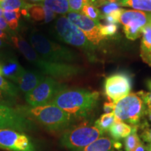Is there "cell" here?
Segmentation results:
<instances>
[{
    "instance_id": "e0dca14e",
    "label": "cell",
    "mask_w": 151,
    "mask_h": 151,
    "mask_svg": "<svg viewBox=\"0 0 151 151\" xmlns=\"http://www.w3.org/2000/svg\"><path fill=\"white\" fill-rule=\"evenodd\" d=\"M116 141L106 137H101L91 144L81 150V151H113Z\"/></svg>"
},
{
    "instance_id": "603a6c76",
    "label": "cell",
    "mask_w": 151,
    "mask_h": 151,
    "mask_svg": "<svg viewBox=\"0 0 151 151\" xmlns=\"http://www.w3.org/2000/svg\"><path fill=\"white\" fill-rule=\"evenodd\" d=\"M115 122H116V118H115L114 113H104L98 120H96L94 126L97 127L100 131L104 133L109 131Z\"/></svg>"
},
{
    "instance_id": "b9f144b4",
    "label": "cell",
    "mask_w": 151,
    "mask_h": 151,
    "mask_svg": "<svg viewBox=\"0 0 151 151\" xmlns=\"http://www.w3.org/2000/svg\"><path fill=\"white\" fill-rule=\"evenodd\" d=\"M3 13H4V10L1 8V7H0V17L3 16Z\"/></svg>"
},
{
    "instance_id": "9a60e30c",
    "label": "cell",
    "mask_w": 151,
    "mask_h": 151,
    "mask_svg": "<svg viewBox=\"0 0 151 151\" xmlns=\"http://www.w3.org/2000/svg\"><path fill=\"white\" fill-rule=\"evenodd\" d=\"M46 77V75L39 71L24 70L14 81V83L18 85L19 90L26 94L35 89Z\"/></svg>"
},
{
    "instance_id": "8992f818",
    "label": "cell",
    "mask_w": 151,
    "mask_h": 151,
    "mask_svg": "<svg viewBox=\"0 0 151 151\" xmlns=\"http://www.w3.org/2000/svg\"><path fill=\"white\" fill-rule=\"evenodd\" d=\"M146 111L145 104L138 93H130L115 103L113 113L117 121L139 126Z\"/></svg>"
},
{
    "instance_id": "f1b7e54d",
    "label": "cell",
    "mask_w": 151,
    "mask_h": 151,
    "mask_svg": "<svg viewBox=\"0 0 151 151\" xmlns=\"http://www.w3.org/2000/svg\"><path fill=\"white\" fill-rule=\"evenodd\" d=\"M141 48L151 51V22L143 28Z\"/></svg>"
},
{
    "instance_id": "9c48e42d",
    "label": "cell",
    "mask_w": 151,
    "mask_h": 151,
    "mask_svg": "<svg viewBox=\"0 0 151 151\" xmlns=\"http://www.w3.org/2000/svg\"><path fill=\"white\" fill-rule=\"evenodd\" d=\"M151 22V13L124 9L119 22L123 25L124 35L130 40H136L142 35L143 28Z\"/></svg>"
},
{
    "instance_id": "52a82bcc",
    "label": "cell",
    "mask_w": 151,
    "mask_h": 151,
    "mask_svg": "<svg viewBox=\"0 0 151 151\" xmlns=\"http://www.w3.org/2000/svg\"><path fill=\"white\" fill-rule=\"evenodd\" d=\"M103 132L95 126L81 124L64 132L60 143L65 148L81 150L103 135Z\"/></svg>"
},
{
    "instance_id": "ac0fdd59",
    "label": "cell",
    "mask_w": 151,
    "mask_h": 151,
    "mask_svg": "<svg viewBox=\"0 0 151 151\" xmlns=\"http://www.w3.org/2000/svg\"><path fill=\"white\" fill-rule=\"evenodd\" d=\"M132 130V126L124 122L116 120V122L110 127L109 131L113 140L118 141L127 137L131 133Z\"/></svg>"
},
{
    "instance_id": "4316f807",
    "label": "cell",
    "mask_w": 151,
    "mask_h": 151,
    "mask_svg": "<svg viewBox=\"0 0 151 151\" xmlns=\"http://www.w3.org/2000/svg\"><path fill=\"white\" fill-rule=\"evenodd\" d=\"M97 7L101 11L103 17L110 14L113 11L120 9L119 2H111V1H99Z\"/></svg>"
},
{
    "instance_id": "5bb4252c",
    "label": "cell",
    "mask_w": 151,
    "mask_h": 151,
    "mask_svg": "<svg viewBox=\"0 0 151 151\" xmlns=\"http://www.w3.org/2000/svg\"><path fill=\"white\" fill-rule=\"evenodd\" d=\"M0 68L3 76L14 83L25 70L20 65L16 56L14 53L9 52L0 53Z\"/></svg>"
},
{
    "instance_id": "30bf717a",
    "label": "cell",
    "mask_w": 151,
    "mask_h": 151,
    "mask_svg": "<svg viewBox=\"0 0 151 151\" xmlns=\"http://www.w3.org/2000/svg\"><path fill=\"white\" fill-rule=\"evenodd\" d=\"M0 129H11L27 132L35 129L32 120L26 118L16 108L0 103Z\"/></svg>"
},
{
    "instance_id": "ab89813d",
    "label": "cell",
    "mask_w": 151,
    "mask_h": 151,
    "mask_svg": "<svg viewBox=\"0 0 151 151\" xmlns=\"http://www.w3.org/2000/svg\"><path fill=\"white\" fill-rule=\"evenodd\" d=\"M146 85L148 88L151 90V79H148L146 81Z\"/></svg>"
},
{
    "instance_id": "1f68e13d",
    "label": "cell",
    "mask_w": 151,
    "mask_h": 151,
    "mask_svg": "<svg viewBox=\"0 0 151 151\" xmlns=\"http://www.w3.org/2000/svg\"><path fill=\"white\" fill-rule=\"evenodd\" d=\"M137 93L142 99L145 104L147 105L148 108H151V92L141 91Z\"/></svg>"
},
{
    "instance_id": "484cf974",
    "label": "cell",
    "mask_w": 151,
    "mask_h": 151,
    "mask_svg": "<svg viewBox=\"0 0 151 151\" xmlns=\"http://www.w3.org/2000/svg\"><path fill=\"white\" fill-rule=\"evenodd\" d=\"M80 13L94 21L99 22L100 20H103V16L101 11L94 5H84Z\"/></svg>"
},
{
    "instance_id": "f546056e",
    "label": "cell",
    "mask_w": 151,
    "mask_h": 151,
    "mask_svg": "<svg viewBox=\"0 0 151 151\" xmlns=\"http://www.w3.org/2000/svg\"><path fill=\"white\" fill-rule=\"evenodd\" d=\"M100 34L106 39V37H112L118 32V25L116 24H99Z\"/></svg>"
},
{
    "instance_id": "f35d334b",
    "label": "cell",
    "mask_w": 151,
    "mask_h": 151,
    "mask_svg": "<svg viewBox=\"0 0 151 151\" xmlns=\"http://www.w3.org/2000/svg\"><path fill=\"white\" fill-rule=\"evenodd\" d=\"M146 115L148 117L149 120L151 121V108H148L146 111Z\"/></svg>"
},
{
    "instance_id": "d590c367",
    "label": "cell",
    "mask_w": 151,
    "mask_h": 151,
    "mask_svg": "<svg viewBox=\"0 0 151 151\" xmlns=\"http://www.w3.org/2000/svg\"><path fill=\"white\" fill-rule=\"evenodd\" d=\"M11 101H12V99H10L9 97H7V96L4 94L2 92L0 91V103L8 104L11 103Z\"/></svg>"
},
{
    "instance_id": "5b68a950",
    "label": "cell",
    "mask_w": 151,
    "mask_h": 151,
    "mask_svg": "<svg viewBox=\"0 0 151 151\" xmlns=\"http://www.w3.org/2000/svg\"><path fill=\"white\" fill-rule=\"evenodd\" d=\"M54 30L57 38L60 41L81 49L90 58H94L96 46L87 39L80 29L69 21L67 17L60 16L57 19L54 24Z\"/></svg>"
},
{
    "instance_id": "8d00e7d4",
    "label": "cell",
    "mask_w": 151,
    "mask_h": 151,
    "mask_svg": "<svg viewBox=\"0 0 151 151\" xmlns=\"http://www.w3.org/2000/svg\"><path fill=\"white\" fill-rule=\"evenodd\" d=\"M134 151H149L148 146L143 144V143H140V144L138 146Z\"/></svg>"
},
{
    "instance_id": "3957f363",
    "label": "cell",
    "mask_w": 151,
    "mask_h": 151,
    "mask_svg": "<svg viewBox=\"0 0 151 151\" xmlns=\"http://www.w3.org/2000/svg\"><path fill=\"white\" fill-rule=\"evenodd\" d=\"M16 109L26 118L37 122L50 132L66 129L73 120L71 115L52 104L38 106H18Z\"/></svg>"
},
{
    "instance_id": "6da1fadb",
    "label": "cell",
    "mask_w": 151,
    "mask_h": 151,
    "mask_svg": "<svg viewBox=\"0 0 151 151\" xmlns=\"http://www.w3.org/2000/svg\"><path fill=\"white\" fill-rule=\"evenodd\" d=\"M11 40L26 60L46 76L55 79H69L83 72V69L79 66L69 63L54 62L44 59L37 53L28 41L20 36L12 35Z\"/></svg>"
},
{
    "instance_id": "8fae6325",
    "label": "cell",
    "mask_w": 151,
    "mask_h": 151,
    "mask_svg": "<svg viewBox=\"0 0 151 151\" xmlns=\"http://www.w3.org/2000/svg\"><path fill=\"white\" fill-rule=\"evenodd\" d=\"M132 85V78L127 73H116L105 79L104 92L110 101L116 103L129 94Z\"/></svg>"
},
{
    "instance_id": "277c9868",
    "label": "cell",
    "mask_w": 151,
    "mask_h": 151,
    "mask_svg": "<svg viewBox=\"0 0 151 151\" xmlns=\"http://www.w3.org/2000/svg\"><path fill=\"white\" fill-rule=\"evenodd\" d=\"M28 39L37 53L48 61L71 64L79 59L78 55L74 50L50 40L37 31L31 32Z\"/></svg>"
},
{
    "instance_id": "4dcf8cb0",
    "label": "cell",
    "mask_w": 151,
    "mask_h": 151,
    "mask_svg": "<svg viewBox=\"0 0 151 151\" xmlns=\"http://www.w3.org/2000/svg\"><path fill=\"white\" fill-rule=\"evenodd\" d=\"M140 56L143 61L151 67V51L146 49H140Z\"/></svg>"
},
{
    "instance_id": "f6af8a7d",
    "label": "cell",
    "mask_w": 151,
    "mask_h": 151,
    "mask_svg": "<svg viewBox=\"0 0 151 151\" xmlns=\"http://www.w3.org/2000/svg\"></svg>"
},
{
    "instance_id": "cb8c5ba5",
    "label": "cell",
    "mask_w": 151,
    "mask_h": 151,
    "mask_svg": "<svg viewBox=\"0 0 151 151\" xmlns=\"http://www.w3.org/2000/svg\"><path fill=\"white\" fill-rule=\"evenodd\" d=\"M139 126H132L131 133L124 139V148L125 151H134L140 144L141 140L137 134Z\"/></svg>"
},
{
    "instance_id": "4fadbf2b",
    "label": "cell",
    "mask_w": 151,
    "mask_h": 151,
    "mask_svg": "<svg viewBox=\"0 0 151 151\" xmlns=\"http://www.w3.org/2000/svg\"><path fill=\"white\" fill-rule=\"evenodd\" d=\"M67 18L83 32L87 39L94 46H99L100 43L105 39L100 34L99 22L94 21L81 13L76 12H69L67 14Z\"/></svg>"
},
{
    "instance_id": "d4e9b609",
    "label": "cell",
    "mask_w": 151,
    "mask_h": 151,
    "mask_svg": "<svg viewBox=\"0 0 151 151\" xmlns=\"http://www.w3.org/2000/svg\"><path fill=\"white\" fill-rule=\"evenodd\" d=\"M21 16L20 10L4 11L3 17L6 21L10 29L16 30L18 27L19 20Z\"/></svg>"
},
{
    "instance_id": "d6a6232c",
    "label": "cell",
    "mask_w": 151,
    "mask_h": 151,
    "mask_svg": "<svg viewBox=\"0 0 151 151\" xmlns=\"http://www.w3.org/2000/svg\"><path fill=\"white\" fill-rule=\"evenodd\" d=\"M141 137L145 142L151 143V129L145 128L143 132L141 133Z\"/></svg>"
},
{
    "instance_id": "60d3db41",
    "label": "cell",
    "mask_w": 151,
    "mask_h": 151,
    "mask_svg": "<svg viewBox=\"0 0 151 151\" xmlns=\"http://www.w3.org/2000/svg\"><path fill=\"white\" fill-rule=\"evenodd\" d=\"M4 46V42L1 40V39H0V48H1V47Z\"/></svg>"
},
{
    "instance_id": "ba28073f",
    "label": "cell",
    "mask_w": 151,
    "mask_h": 151,
    "mask_svg": "<svg viewBox=\"0 0 151 151\" xmlns=\"http://www.w3.org/2000/svg\"><path fill=\"white\" fill-rule=\"evenodd\" d=\"M66 87L56 79L46 76L35 89L25 94V100L31 106L48 104L60 90Z\"/></svg>"
},
{
    "instance_id": "7bdbcfd3",
    "label": "cell",
    "mask_w": 151,
    "mask_h": 151,
    "mask_svg": "<svg viewBox=\"0 0 151 151\" xmlns=\"http://www.w3.org/2000/svg\"><path fill=\"white\" fill-rule=\"evenodd\" d=\"M32 1H35V2H38V1H43V0H31Z\"/></svg>"
},
{
    "instance_id": "d6986e66",
    "label": "cell",
    "mask_w": 151,
    "mask_h": 151,
    "mask_svg": "<svg viewBox=\"0 0 151 151\" xmlns=\"http://www.w3.org/2000/svg\"><path fill=\"white\" fill-rule=\"evenodd\" d=\"M42 4L56 14L65 15L70 12L69 0H43Z\"/></svg>"
},
{
    "instance_id": "ffe728a7",
    "label": "cell",
    "mask_w": 151,
    "mask_h": 151,
    "mask_svg": "<svg viewBox=\"0 0 151 151\" xmlns=\"http://www.w3.org/2000/svg\"><path fill=\"white\" fill-rule=\"evenodd\" d=\"M120 6L130 7L137 11L151 13V0H120Z\"/></svg>"
},
{
    "instance_id": "836d02e7",
    "label": "cell",
    "mask_w": 151,
    "mask_h": 151,
    "mask_svg": "<svg viewBox=\"0 0 151 151\" xmlns=\"http://www.w3.org/2000/svg\"><path fill=\"white\" fill-rule=\"evenodd\" d=\"M114 106H115V103L113 102L112 101H106L104 104V111H105L106 113H113L114 111Z\"/></svg>"
},
{
    "instance_id": "7c38bea8",
    "label": "cell",
    "mask_w": 151,
    "mask_h": 151,
    "mask_svg": "<svg viewBox=\"0 0 151 151\" xmlns=\"http://www.w3.org/2000/svg\"><path fill=\"white\" fill-rule=\"evenodd\" d=\"M0 148L9 151H35L31 139L22 132L0 129Z\"/></svg>"
},
{
    "instance_id": "2e32d148",
    "label": "cell",
    "mask_w": 151,
    "mask_h": 151,
    "mask_svg": "<svg viewBox=\"0 0 151 151\" xmlns=\"http://www.w3.org/2000/svg\"><path fill=\"white\" fill-rule=\"evenodd\" d=\"M28 16L31 17L35 21H43L45 23H49L56 18L57 14L43 5L42 4H30L27 9Z\"/></svg>"
},
{
    "instance_id": "83f0119b",
    "label": "cell",
    "mask_w": 151,
    "mask_h": 151,
    "mask_svg": "<svg viewBox=\"0 0 151 151\" xmlns=\"http://www.w3.org/2000/svg\"><path fill=\"white\" fill-rule=\"evenodd\" d=\"M99 0H69L70 12L80 13L83 6L86 4H92L97 6Z\"/></svg>"
},
{
    "instance_id": "ee69618b",
    "label": "cell",
    "mask_w": 151,
    "mask_h": 151,
    "mask_svg": "<svg viewBox=\"0 0 151 151\" xmlns=\"http://www.w3.org/2000/svg\"><path fill=\"white\" fill-rule=\"evenodd\" d=\"M148 149H149V151H151V143H150V144L148 145Z\"/></svg>"
},
{
    "instance_id": "74e56055",
    "label": "cell",
    "mask_w": 151,
    "mask_h": 151,
    "mask_svg": "<svg viewBox=\"0 0 151 151\" xmlns=\"http://www.w3.org/2000/svg\"><path fill=\"white\" fill-rule=\"evenodd\" d=\"M0 39H1V40H8L9 38H8V36H7L6 34L4 32L2 31V30L0 29Z\"/></svg>"
},
{
    "instance_id": "7a4b0ae2",
    "label": "cell",
    "mask_w": 151,
    "mask_h": 151,
    "mask_svg": "<svg viewBox=\"0 0 151 151\" xmlns=\"http://www.w3.org/2000/svg\"><path fill=\"white\" fill-rule=\"evenodd\" d=\"M99 93L84 88H66L56 94L50 104L71 115L73 118H85L97 106Z\"/></svg>"
},
{
    "instance_id": "7402d4cb",
    "label": "cell",
    "mask_w": 151,
    "mask_h": 151,
    "mask_svg": "<svg viewBox=\"0 0 151 151\" xmlns=\"http://www.w3.org/2000/svg\"><path fill=\"white\" fill-rule=\"evenodd\" d=\"M30 4H31L27 3L25 0H2L0 1V7L4 11L27 10Z\"/></svg>"
},
{
    "instance_id": "44dd1931",
    "label": "cell",
    "mask_w": 151,
    "mask_h": 151,
    "mask_svg": "<svg viewBox=\"0 0 151 151\" xmlns=\"http://www.w3.org/2000/svg\"><path fill=\"white\" fill-rule=\"evenodd\" d=\"M0 91L13 99L18 97L20 90L16 84L10 82L6 78H4L3 76L0 75Z\"/></svg>"
},
{
    "instance_id": "e575fe53",
    "label": "cell",
    "mask_w": 151,
    "mask_h": 151,
    "mask_svg": "<svg viewBox=\"0 0 151 151\" xmlns=\"http://www.w3.org/2000/svg\"><path fill=\"white\" fill-rule=\"evenodd\" d=\"M0 29L2 30V31H10V28H9L8 24H7L6 21L3 16L0 17Z\"/></svg>"
}]
</instances>
